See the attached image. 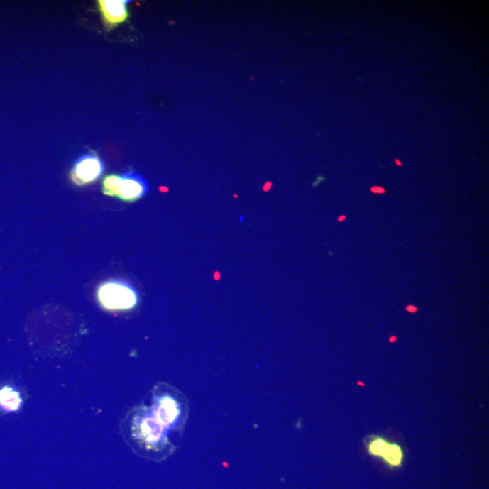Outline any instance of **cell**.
I'll return each instance as SVG.
<instances>
[{
	"instance_id": "6da1fadb",
	"label": "cell",
	"mask_w": 489,
	"mask_h": 489,
	"mask_svg": "<svg viewBox=\"0 0 489 489\" xmlns=\"http://www.w3.org/2000/svg\"><path fill=\"white\" fill-rule=\"evenodd\" d=\"M97 300L104 309L128 311L136 307L139 295L136 288L127 282L109 280L98 287Z\"/></svg>"
},
{
	"instance_id": "7a4b0ae2",
	"label": "cell",
	"mask_w": 489,
	"mask_h": 489,
	"mask_svg": "<svg viewBox=\"0 0 489 489\" xmlns=\"http://www.w3.org/2000/svg\"><path fill=\"white\" fill-rule=\"evenodd\" d=\"M178 396L166 392L154 397L153 415L168 429L179 428L185 422V408Z\"/></svg>"
},
{
	"instance_id": "3957f363",
	"label": "cell",
	"mask_w": 489,
	"mask_h": 489,
	"mask_svg": "<svg viewBox=\"0 0 489 489\" xmlns=\"http://www.w3.org/2000/svg\"><path fill=\"white\" fill-rule=\"evenodd\" d=\"M368 454L383 461L390 468H399L405 459V449L398 442L390 441L382 436L370 435L364 441Z\"/></svg>"
},
{
	"instance_id": "277c9868",
	"label": "cell",
	"mask_w": 489,
	"mask_h": 489,
	"mask_svg": "<svg viewBox=\"0 0 489 489\" xmlns=\"http://www.w3.org/2000/svg\"><path fill=\"white\" fill-rule=\"evenodd\" d=\"M104 172V164L99 157L93 153L84 154L75 162L71 172V179L75 185H85L100 178Z\"/></svg>"
},
{
	"instance_id": "5b68a950",
	"label": "cell",
	"mask_w": 489,
	"mask_h": 489,
	"mask_svg": "<svg viewBox=\"0 0 489 489\" xmlns=\"http://www.w3.org/2000/svg\"><path fill=\"white\" fill-rule=\"evenodd\" d=\"M148 192L145 180L136 173L127 172L121 175L119 190L116 198L123 202H133L142 198Z\"/></svg>"
},
{
	"instance_id": "8992f818",
	"label": "cell",
	"mask_w": 489,
	"mask_h": 489,
	"mask_svg": "<svg viewBox=\"0 0 489 489\" xmlns=\"http://www.w3.org/2000/svg\"><path fill=\"white\" fill-rule=\"evenodd\" d=\"M99 8L107 26H116L128 18L127 3L123 0H101Z\"/></svg>"
},
{
	"instance_id": "52a82bcc",
	"label": "cell",
	"mask_w": 489,
	"mask_h": 489,
	"mask_svg": "<svg viewBox=\"0 0 489 489\" xmlns=\"http://www.w3.org/2000/svg\"><path fill=\"white\" fill-rule=\"evenodd\" d=\"M23 399L21 392L11 386L0 388V408L6 412H16L21 409Z\"/></svg>"
},
{
	"instance_id": "ba28073f",
	"label": "cell",
	"mask_w": 489,
	"mask_h": 489,
	"mask_svg": "<svg viewBox=\"0 0 489 489\" xmlns=\"http://www.w3.org/2000/svg\"><path fill=\"white\" fill-rule=\"evenodd\" d=\"M121 176L111 174L103 180V192L104 195L117 197L119 190Z\"/></svg>"
},
{
	"instance_id": "9c48e42d",
	"label": "cell",
	"mask_w": 489,
	"mask_h": 489,
	"mask_svg": "<svg viewBox=\"0 0 489 489\" xmlns=\"http://www.w3.org/2000/svg\"><path fill=\"white\" fill-rule=\"evenodd\" d=\"M370 190H372L373 193H377V194H384V193H385V189L380 188L379 186L373 187Z\"/></svg>"
},
{
	"instance_id": "30bf717a",
	"label": "cell",
	"mask_w": 489,
	"mask_h": 489,
	"mask_svg": "<svg viewBox=\"0 0 489 489\" xmlns=\"http://www.w3.org/2000/svg\"><path fill=\"white\" fill-rule=\"evenodd\" d=\"M406 309L410 311V312H416L417 311V308L415 307H412V305H409V307H407Z\"/></svg>"
},
{
	"instance_id": "8fae6325",
	"label": "cell",
	"mask_w": 489,
	"mask_h": 489,
	"mask_svg": "<svg viewBox=\"0 0 489 489\" xmlns=\"http://www.w3.org/2000/svg\"><path fill=\"white\" fill-rule=\"evenodd\" d=\"M396 164H397V165H399V166H402V163H400V160H399L398 159H396Z\"/></svg>"
},
{
	"instance_id": "7c38bea8",
	"label": "cell",
	"mask_w": 489,
	"mask_h": 489,
	"mask_svg": "<svg viewBox=\"0 0 489 489\" xmlns=\"http://www.w3.org/2000/svg\"><path fill=\"white\" fill-rule=\"evenodd\" d=\"M344 219H346V216H341V218H339V219H338V221H343Z\"/></svg>"
}]
</instances>
